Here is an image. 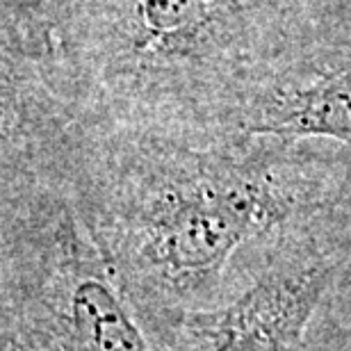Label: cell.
<instances>
[{
  "mask_svg": "<svg viewBox=\"0 0 351 351\" xmlns=\"http://www.w3.org/2000/svg\"><path fill=\"white\" fill-rule=\"evenodd\" d=\"M274 0H91L44 91L91 121L180 132L235 130L269 82Z\"/></svg>",
  "mask_w": 351,
  "mask_h": 351,
  "instance_id": "2",
  "label": "cell"
},
{
  "mask_svg": "<svg viewBox=\"0 0 351 351\" xmlns=\"http://www.w3.org/2000/svg\"><path fill=\"white\" fill-rule=\"evenodd\" d=\"M89 5L91 0H25L23 30L30 37L25 48L37 55H53Z\"/></svg>",
  "mask_w": 351,
  "mask_h": 351,
  "instance_id": "6",
  "label": "cell"
},
{
  "mask_svg": "<svg viewBox=\"0 0 351 351\" xmlns=\"http://www.w3.org/2000/svg\"><path fill=\"white\" fill-rule=\"evenodd\" d=\"M235 130L351 153V55L304 80H278L242 112Z\"/></svg>",
  "mask_w": 351,
  "mask_h": 351,
  "instance_id": "5",
  "label": "cell"
},
{
  "mask_svg": "<svg viewBox=\"0 0 351 351\" xmlns=\"http://www.w3.org/2000/svg\"><path fill=\"white\" fill-rule=\"evenodd\" d=\"M3 132L66 185L156 345L226 299L235 261L351 208V153L311 142L91 121L39 91L7 98Z\"/></svg>",
  "mask_w": 351,
  "mask_h": 351,
  "instance_id": "1",
  "label": "cell"
},
{
  "mask_svg": "<svg viewBox=\"0 0 351 351\" xmlns=\"http://www.w3.org/2000/svg\"><path fill=\"white\" fill-rule=\"evenodd\" d=\"M351 271V210L278 240L219 304L189 313L167 351H301L315 317Z\"/></svg>",
  "mask_w": 351,
  "mask_h": 351,
  "instance_id": "4",
  "label": "cell"
},
{
  "mask_svg": "<svg viewBox=\"0 0 351 351\" xmlns=\"http://www.w3.org/2000/svg\"><path fill=\"white\" fill-rule=\"evenodd\" d=\"M3 351H156L71 192L3 142Z\"/></svg>",
  "mask_w": 351,
  "mask_h": 351,
  "instance_id": "3",
  "label": "cell"
},
{
  "mask_svg": "<svg viewBox=\"0 0 351 351\" xmlns=\"http://www.w3.org/2000/svg\"><path fill=\"white\" fill-rule=\"evenodd\" d=\"M326 315H328V319L322 324V335H319L317 324L313 322V326L306 335V342H304V347H301V351H351V324H342L340 331L335 328L328 301H326Z\"/></svg>",
  "mask_w": 351,
  "mask_h": 351,
  "instance_id": "7",
  "label": "cell"
}]
</instances>
